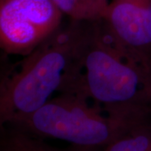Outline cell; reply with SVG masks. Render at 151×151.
<instances>
[{"mask_svg":"<svg viewBox=\"0 0 151 151\" xmlns=\"http://www.w3.org/2000/svg\"><path fill=\"white\" fill-rule=\"evenodd\" d=\"M0 151H65L47 144L44 139L14 127L0 131ZM74 151V150H71Z\"/></svg>","mask_w":151,"mask_h":151,"instance_id":"cell-7","label":"cell"},{"mask_svg":"<svg viewBox=\"0 0 151 151\" xmlns=\"http://www.w3.org/2000/svg\"><path fill=\"white\" fill-rule=\"evenodd\" d=\"M77 93L114 119L129 124L151 119V70L119 50L101 20L91 24Z\"/></svg>","mask_w":151,"mask_h":151,"instance_id":"cell-2","label":"cell"},{"mask_svg":"<svg viewBox=\"0 0 151 151\" xmlns=\"http://www.w3.org/2000/svg\"><path fill=\"white\" fill-rule=\"evenodd\" d=\"M63 16L50 0H0V50L27 55L62 25Z\"/></svg>","mask_w":151,"mask_h":151,"instance_id":"cell-4","label":"cell"},{"mask_svg":"<svg viewBox=\"0 0 151 151\" xmlns=\"http://www.w3.org/2000/svg\"><path fill=\"white\" fill-rule=\"evenodd\" d=\"M101 151H151V120L125 130Z\"/></svg>","mask_w":151,"mask_h":151,"instance_id":"cell-8","label":"cell"},{"mask_svg":"<svg viewBox=\"0 0 151 151\" xmlns=\"http://www.w3.org/2000/svg\"><path fill=\"white\" fill-rule=\"evenodd\" d=\"M101 21L119 50L151 70V0H109Z\"/></svg>","mask_w":151,"mask_h":151,"instance_id":"cell-5","label":"cell"},{"mask_svg":"<svg viewBox=\"0 0 151 151\" xmlns=\"http://www.w3.org/2000/svg\"><path fill=\"white\" fill-rule=\"evenodd\" d=\"M90 102L81 93H60L7 126L44 139L66 141L74 151H101L125 130L139 124L112 118Z\"/></svg>","mask_w":151,"mask_h":151,"instance_id":"cell-3","label":"cell"},{"mask_svg":"<svg viewBox=\"0 0 151 151\" xmlns=\"http://www.w3.org/2000/svg\"><path fill=\"white\" fill-rule=\"evenodd\" d=\"M61 14L70 20H103L109 0H50Z\"/></svg>","mask_w":151,"mask_h":151,"instance_id":"cell-6","label":"cell"},{"mask_svg":"<svg viewBox=\"0 0 151 151\" xmlns=\"http://www.w3.org/2000/svg\"><path fill=\"white\" fill-rule=\"evenodd\" d=\"M91 24L70 19L0 77V131L55 96L78 92Z\"/></svg>","mask_w":151,"mask_h":151,"instance_id":"cell-1","label":"cell"}]
</instances>
